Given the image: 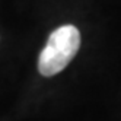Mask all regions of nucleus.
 <instances>
[{"label": "nucleus", "instance_id": "1", "mask_svg": "<svg viewBox=\"0 0 121 121\" xmlns=\"http://www.w3.org/2000/svg\"><path fill=\"white\" fill-rule=\"evenodd\" d=\"M80 47V32L73 25H64L50 35L45 48L38 58V70L42 76H54L67 67Z\"/></svg>", "mask_w": 121, "mask_h": 121}]
</instances>
